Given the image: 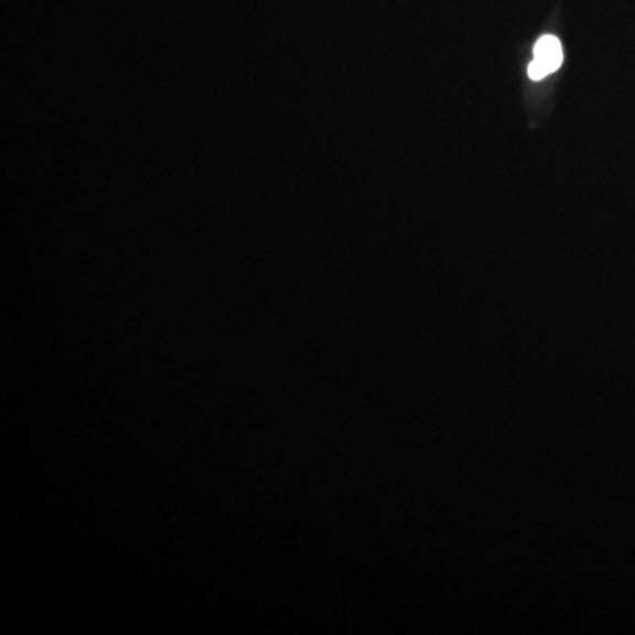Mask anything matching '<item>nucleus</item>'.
Returning <instances> with one entry per match:
<instances>
[{
	"label": "nucleus",
	"instance_id": "nucleus-1",
	"mask_svg": "<svg viewBox=\"0 0 635 635\" xmlns=\"http://www.w3.org/2000/svg\"><path fill=\"white\" fill-rule=\"evenodd\" d=\"M563 62L561 43L555 35H542L535 44L534 61L529 64L528 75L531 79H542L560 69Z\"/></svg>",
	"mask_w": 635,
	"mask_h": 635
}]
</instances>
